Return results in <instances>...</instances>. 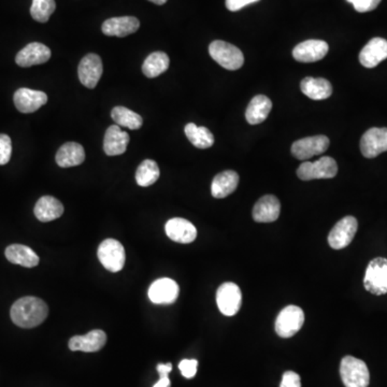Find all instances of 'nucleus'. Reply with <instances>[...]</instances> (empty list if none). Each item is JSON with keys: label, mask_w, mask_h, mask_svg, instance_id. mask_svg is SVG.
I'll return each mask as SVG.
<instances>
[{"label": "nucleus", "mask_w": 387, "mask_h": 387, "mask_svg": "<svg viewBox=\"0 0 387 387\" xmlns=\"http://www.w3.org/2000/svg\"><path fill=\"white\" fill-rule=\"evenodd\" d=\"M55 9V0H33L31 15L39 23H46Z\"/></svg>", "instance_id": "473e14b6"}, {"label": "nucleus", "mask_w": 387, "mask_h": 387, "mask_svg": "<svg viewBox=\"0 0 387 387\" xmlns=\"http://www.w3.org/2000/svg\"><path fill=\"white\" fill-rule=\"evenodd\" d=\"M216 304L221 313L226 316H236L241 308V289L234 283H224L218 287L216 292Z\"/></svg>", "instance_id": "6e6552de"}, {"label": "nucleus", "mask_w": 387, "mask_h": 387, "mask_svg": "<svg viewBox=\"0 0 387 387\" xmlns=\"http://www.w3.org/2000/svg\"><path fill=\"white\" fill-rule=\"evenodd\" d=\"M304 313L297 306H289L283 309L275 320V332L281 338H291L304 326Z\"/></svg>", "instance_id": "423d86ee"}, {"label": "nucleus", "mask_w": 387, "mask_h": 387, "mask_svg": "<svg viewBox=\"0 0 387 387\" xmlns=\"http://www.w3.org/2000/svg\"><path fill=\"white\" fill-rule=\"evenodd\" d=\"M56 163L60 167L70 168L79 166L85 160V150L77 142L62 144L56 153Z\"/></svg>", "instance_id": "b1692460"}, {"label": "nucleus", "mask_w": 387, "mask_h": 387, "mask_svg": "<svg viewBox=\"0 0 387 387\" xmlns=\"http://www.w3.org/2000/svg\"><path fill=\"white\" fill-rule=\"evenodd\" d=\"M347 3L354 6L357 12L365 13L372 11L380 5L382 0H347Z\"/></svg>", "instance_id": "f704fd0d"}, {"label": "nucleus", "mask_w": 387, "mask_h": 387, "mask_svg": "<svg viewBox=\"0 0 387 387\" xmlns=\"http://www.w3.org/2000/svg\"><path fill=\"white\" fill-rule=\"evenodd\" d=\"M49 308L42 299L23 297L13 304L10 316L15 325L22 328H34L48 318Z\"/></svg>", "instance_id": "f257e3e1"}, {"label": "nucleus", "mask_w": 387, "mask_h": 387, "mask_svg": "<svg viewBox=\"0 0 387 387\" xmlns=\"http://www.w3.org/2000/svg\"><path fill=\"white\" fill-rule=\"evenodd\" d=\"M198 361L196 359H183L179 363V368L182 375L187 379H191L196 375Z\"/></svg>", "instance_id": "e433bc0d"}, {"label": "nucleus", "mask_w": 387, "mask_h": 387, "mask_svg": "<svg viewBox=\"0 0 387 387\" xmlns=\"http://www.w3.org/2000/svg\"><path fill=\"white\" fill-rule=\"evenodd\" d=\"M359 223L354 216H345L340 220L330 230L328 243L334 250H342L347 248L356 234Z\"/></svg>", "instance_id": "1a4fd4ad"}, {"label": "nucleus", "mask_w": 387, "mask_h": 387, "mask_svg": "<svg viewBox=\"0 0 387 387\" xmlns=\"http://www.w3.org/2000/svg\"><path fill=\"white\" fill-rule=\"evenodd\" d=\"M6 257L10 263L25 268L36 267L39 264V256L28 246L23 244H12L6 249Z\"/></svg>", "instance_id": "cd10ccee"}, {"label": "nucleus", "mask_w": 387, "mask_h": 387, "mask_svg": "<svg viewBox=\"0 0 387 387\" xmlns=\"http://www.w3.org/2000/svg\"><path fill=\"white\" fill-rule=\"evenodd\" d=\"M184 132L191 144L196 148H209L214 144V136L207 127H199L194 123H189Z\"/></svg>", "instance_id": "c756f323"}, {"label": "nucleus", "mask_w": 387, "mask_h": 387, "mask_svg": "<svg viewBox=\"0 0 387 387\" xmlns=\"http://www.w3.org/2000/svg\"><path fill=\"white\" fill-rule=\"evenodd\" d=\"M387 58V40L373 38L359 53V62L366 68H375Z\"/></svg>", "instance_id": "aec40b11"}, {"label": "nucleus", "mask_w": 387, "mask_h": 387, "mask_svg": "<svg viewBox=\"0 0 387 387\" xmlns=\"http://www.w3.org/2000/svg\"><path fill=\"white\" fill-rule=\"evenodd\" d=\"M340 375L345 387H368L370 373L365 361L353 356L342 359Z\"/></svg>", "instance_id": "f03ea898"}, {"label": "nucleus", "mask_w": 387, "mask_h": 387, "mask_svg": "<svg viewBox=\"0 0 387 387\" xmlns=\"http://www.w3.org/2000/svg\"><path fill=\"white\" fill-rule=\"evenodd\" d=\"M128 132H123L119 125H111L107 129L103 140V150L108 156L122 155L129 144Z\"/></svg>", "instance_id": "412c9836"}, {"label": "nucleus", "mask_w": 387, "mask_h": 387, "mask_svg": "<svg viewBox=\"0 0 387 387\" xmlns=\"http://www.w3.org/2000/svg\"><path fill=\"white\" fill-rule=\"evenodd\" d=\"M111 117L115 124L120 127H126L132 130L140 128L144 124V119L141 115H139L138 113L129 110L125 107L113 108V110L111 111Z\"/></svg>", "instance_id": "7c9ffc66"}, {"label": "nucleus", "mask_w": 387, "mask_h": 387, "mask_svg": "<svg viewBox=\"0 0 387 387\" xmlns=\"http://www.w3.org/2000/svg\"><path fill=\"white\" fill-rule=\"evenodd\" d=\"M361 154L366 158H375L387 150V128L373 127L361 137Z\"/></svg>", "instance_id": "f8f14e48"}, {"label": "nucleus", "mask_w": 387, "mask_h": 387, "mask_svg": "<svg viewBox=\"0 0 387 387\" xmlns=\"http://www.w3.org/2000/svg\"><path fill=\"white\" fill-rule=\"evenodd\" d=\"M280 387H301L300 377L294 371H286L283 375Z\"/></svg>", "instance_id": "4c0bfd02"}, {"label": "nucleus", "mask_w": 387, "mask_h": 387, "mask_svg": "<svg viewBox=\"0 0 387 387\" xmlns=\"http://www.w3.org/2000/svg\"><path fill=\"white\" fill-rule=\"evenodd\" d=\"M13 101L19 112L34 113L48 103V96L43 92L22 87L15 92Z\"/></svg>", "instance_id": "dca6fc26"}, {"label": "nucleus", "mask_w": 387, "mask_h": 387, "mask_svg": "<svg viewBox=\"0 0 387 387\" xmlns=\"http://www.w3.org/2000/svg\"><path fill=\"white\" fill-rule=\"evenodd\" d=\"M281 203L273 195H266L255 203L253 220L257 223H273L279 218Z\"/></svg>", "instance_id": "4be33fe9"}, {"label": "nucleus", "mask_w": 387, "mask_h": 387, "mask_svg": "<svg viewBox=\"0 0 387 387\" xmlns=\"http://www.w3.org/2000/svg\"><path fill=\"white\" fill-rule=\"evenodd\" d=\"M150 3H155V5L162 6L165 5L168 0H148Z\"/></svg>", "instance_id": "ea45409f"}, {"label": "nucleus", "mask_w": 387, "mask_h": 387, "mask_svg": "<svg viewBox=\"0 0 387 387\" xmlns=\"http://www.w3.org/2000/svg\"><path fill=\"white\" fill-rule=\"evenodd\" d=\"M329 46L322 40H307L293 50V58L300 62H316L327 55Z\"/></svg>", "instance_id": "2eb2a0df"}, {"label": "nucleus", "mask_w": 387, "mask_h": 387, "mask_svg": "<svg viewBox=\"0 0 387 387\" xmlns=\"http://www.w3.org/2000/svg\"><path fill=\"white\" fill-rule=\"evenodd\" d=\"M329 148V139L326 136L307 137L293 144L292 154L299 160H306L325 153Z\"/></svg>", "instance_id": "9d476101"}, {"label": "nucleus", "mask_w": 387, "mask_h": 387, "mask_svg": "<svg viewBox=\"0 0 387 387\" xmlns=\"http://www.w3.org/2000/svg\"><path fill=\"white\" fill-rule=\"evenodd\" d=\"M103 72L101 58L94 53L82 58L78 69L80 82L87 89H95L103 76Z\"/></svg>", "instance_id": "ddd939ff"}, {"label": "nucleus", "mask_w": 387, "mask_h": 387, "mask_svg": "<svg viewBox=\"0 0 387 387\" xmlns=\"http://www.w3.org/2000/svg\"><path fill=\"white\" fill-rule=\"evenodd\" d=\"M12 154V142L8 135L0 134V165L9 163Z\"/></svg>", "instance_id": "72a5a7b5"}, {"label": "nucleus", "mask_w": 387, "mask_h": 387, "mask_svg": "<svg viewBox=\"0 0 387 387\" xmlns=\"http://www.w3.org/2000/svg\"><path fill=\"white\" fill-rule=\"evenodd\" d=\"M239 184V175L234 170H226L215 175L211 185V194L214 198H226L236 191Z\"/></svg>", "instance_id": "5701e85b"}, {"label": "nucleus", "mask_w": 387, "mask_h": 387, "mask_svg": "<svg viewBox=\"0 0 387 387\" xmlns=\"http://www.w3.org/2000/svg\"><path fill=\"white\" fill-rule=\"evenodd\" d=\"M300 89L312 101H324L332 94V86L328 80L322 78H304L300 84Z\"/></svg>", "instance_id": "393cba45"}, {"label": "nucleus", "mask_w": 387, "mask_h": 387, "mask_svg": "<svg viewBox=\"0 0 387 387\" xmlns=\"http://www.w3.org/2000/svg\"><path fill=\"white\" fill-rule=\"evenodd\" d=\"M172 365L168 363H160L157 365V372L160 373V380L153 387H170L171 382L169 380V373L171 372Z\"/></svg>", "instance_id": "c9c22d12"}, {"label": "nucleus", "mask_w": 387, "mask_h": 387, "mask_svg": "<svg viewBox=\"0 0 387 387\" xmlns=\"http://www.w3.org/2000/svg\"><path fill=\"white\" fill-rule=\"evenodd\" d=\"M99 261L103 267L111 273H119L125 265V250L120 241L114 239H105L98 248Z\"/></svg>", "instance_id": "0eeeda50"}, {"label": "nucleus", "mask_w": 387, "mask_h": 387, "mask_svg": "<svg viewBox=\"0 0 387 387\" xmlns=\"http://www.w3.org/2000/svg\"><path fill=\"white\" fill-rule=\"evenodd\" d=\"M179 285L169 277L156 280L148 289V298L155 304H171L179 297Z\"/></svg>", "instance_id": "9b49d317"}, {"label": "nucleus", "mask_w": 387, "mask_h": 387, "mask_svg": "<svg viewBox=\"0 0 387 387\" xmlns=\"http://www.w3.org/2000/svg\"><path fill=\"white\" fill-rule=\"evenodd\" d=\"M52 55L50 49L42 43L31 42L17 53L15 62L19 67L28 68L44 64Z\"/></svg>", "instance_id": "4468645a"}, {"label": "nucleus", "mask_w": 387, "mask_h": 387, "mask_svg": "<svg viewBox=\"0 0 387 387\" xmlns=\"http://www.w3.org/2000/svg\"><path fill=\"white\" fill-rule=\"evenodd\" d=\"M170 60L167 54L164 52H154L144 60L142 64V71L148 78H157L160 74L167 71L169 68Z\"/></svg>", "instance_id": "c85d7f7f"}, {"label": "nucleus", "mask_w": 387, "mask_h": 387, "mask_svg": "<svg viewBox=\"0 0 387 387\" xmlns=\"http://www.w3.org/2000/svg\"><path fill=\"white\" fill-rule=\"evenodd\" d=\"M338 173V165L336 160L329 156H322L320 160L310 163L301 164L297 169V175L302 181L316 179H332Z\"/></svg>", "instance_id": "39448f33"}, {"label": "nucleus", "mask_w": 387, "mask_h": 387, "mask_svg": "<svg viewBox=\"0 0 387 387\" xmlns=\"http://www.w3.org/2000/svg\"><path fill=\"white\" fill-rule=\"evenodd\" d=\"M160 175V168L156 162L150 160H144L136 171L137 184L142 187H150L157 181Z\"/></svg>", "instance_id": "2f4dec72"}, {"label": "nucleus", "mask_w": 387, "mask_h": 387, "mask_svg": "<svg viewBox=\"0 0 387 387\" xmlns=\"http://www.w3.org/2000/svg\"><path fill=\"white\" fill-rule=\"evenodd\" d=\"M257 1H259V0H226L225 3H226V8H227L230 11L236 12V11H239L242 8L246 7V6L257 3Z\"/></svg>", "instance_id": "58836bf2"}, {"label": "nucleus", "mask_w": 387, "mask_h": 387, "mask_svg": "<svg viewBox=\"0 0 387 387\" xmlns=\"http://www.w3.org/2000/svg\"><path fill=\"white\" fill-rule=\"evenodd\" d=\"M140 27V22L135 17H112L103 22L101 31L105 36L123 37L135 34Z\"/></svg>", "instance_id": "a211bd4d"}, {"label": "nucleus", "mask_w": 387, "mask_h": 387, "mask_svg": "<svg viewBox=\"0 0 387 387\" xmlns=\"http://www.w3.org/2000/svg\"><path fill=\"white\" fill-rule=\"evenodd\" d=\"M107 342L105 332L101 329H95L86 334L85 336H74L69 340V349L71 351H82L85 353L98 352L105 347Z\"/></svg>", "instance_id": "6ab92c4d"}, {"label": "nucleus", "mask_w": 387, "mask_h": 387, "mask_svg": "<svg viewBox=\"0 0 387 387\" xmlns=\"http://www.w3.org/2000/svg\"><path fill=\"white\" fill-rule=\"evenodd\" d=\"M271 109H273V103L267 96H255L246 108V121L251 125L261 124L264 121L267 120Z\"/></svg>", "instance_id": "bb28decb"}, {"label": "nucleus", "mask_w": 387, "mask_h": 387, "mask_svg": "<svg viewBox=\"0 0 387 387\" xmlns=\"http://www.w3.org/2000/svg\"><path fill=\"white\" fill-rule=\"evenodd\" d=\"M165 230L170 239L178 243H191L197 237L196 227L185 218H171L166 223Z\"/></svg>", "instance_id": "f3484780"}, {"label": "nucleus", "mask_w": 387, "mask_h": 387, "mask_svg": "<svg viewBox=\"0 0 387 387\" xmlns=\"http://www.w3.org/2000/svg\"><path fill=\"white\" fill-rule=\"evenodd\" d=\"M34 212L40 222L48 223L62 216L64 206L55 197L43 196L37 201Z\"/></svg>", "instance_id": "a878e982"}, {"label": "nucleus", "mask_w": 387, "mask_h": 387, "mask_svg": "<svg viewBox=\"0 0 387 387\" xmlns=\"http://www.w3.org/2000/svg\"><path fill=\"white\" fill-rule=\"evenodd\" d=\"M211 58L227 70H238L243 66V53L232 43L215 40L209 46Z\"/></svg>", "instance_id": "7ed1b4c3"}, {"label": "nucleus", "mask_w": 387, "mask_h": 387, "mask_svg": "<svg viewBox=\"0 0 387 387\" xmlns=\"http://www.w3.org/2000/svg\"><path fill=\"white\" fill-rule=\"evenodd\" d=\"M363 286L367 292L377 296L387 294V258L377 257L369 263Z\"/></svg>", "instance_id": "20e7f679"}]
</instances>
